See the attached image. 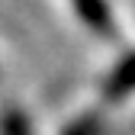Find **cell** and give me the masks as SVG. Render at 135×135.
Wrapping results in <instances>:
<instances>
[{"mask_svg":"<svg viewBox=\"0 0 135 135\" xmlns=\"http://www.w3.org/2000/svg\"><path fill=\"white\" fill-rule=\"evenodd\" d=\"M129 93H135V52H126L119 58V64L109 71V77L103 80V97L106 100H126Z\"/></svg>","mask_w":135,"mask_h":135,"instance_id":"obj_1","label":"cell"},{"mask_svg":"<svg viewBox=\"0 0 135 135\" xmlns=\"http://www.w3.org/2000/svg\"><path fill=\"white\" fill-rule=\"evenodd\" d=\"M74 13L97 32V36L116 39V23H113V13H109L106 0H74Z\"/></svg>","mask_w":135,"mask_h":135,"instance_id":"obj_2","label":"cell"},{"mask_svg":"<svg viewBox=\"0 0 135 135\" xmlns=\"http://www.w3.org/2000/svg\"><path fill=\"white\" fill-rule=\"evenodd\" d=\"M64 135H103V116L100 113H84L64 129Z\"/></svg>","mask_w":135,"mask_h":135,"instance_id":"obj_3","label":"cell"},{"mask_svg":"<svg viewBox=\"0 0 135 135\" xmlns=\"http://www.w3.org/2000/svg\"><path fill=\"white\" fill-rule=\"evenodd\" d=\"M0 135H32V126L20 109H7L0 119Z\"/></svg>","mask_w":135,"mask_h":135,"instance_id":"obj_4","label":"cell"}]
</instances>
